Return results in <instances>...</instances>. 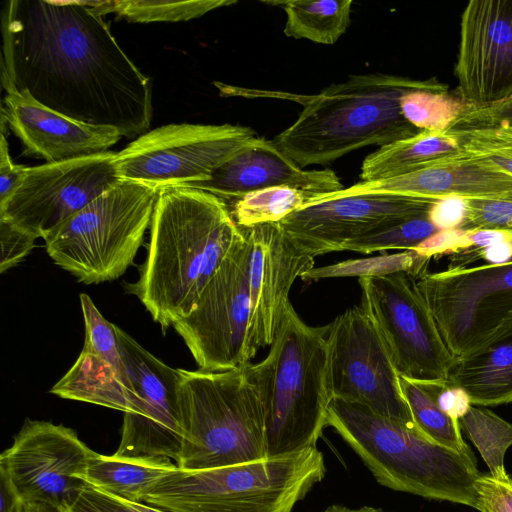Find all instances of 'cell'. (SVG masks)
<instances>
[{
	"mask_svg": "<svg viewBox=\"0 0 512 512\" xmlns=\"http://www.w3.org/2000/svg\"><path fill=\"white\" fill-rule=\"evenodd\" d=\"M62 512H171L143 502L125 500L89 484Z\"/></svg>",
	"mask_w": 512,
	"mask_h": 512,
	"instance_id": "36",
	"label": "cell"
},
{
	"mask_svg": "<svg viewBox=\"0 0 512 512\" xmlns=\"http://www.w3.org/2000/svg\"><path fill=\"white\" fill-rule=\"evenodd\" d=\"M93 450L64 425L26 419L0 456V471L24 504L62 512L86 485Z\"/></svg>",
	"mask_w": 512,
	"mask_h": 512,
	"instance_id": "15",
	"label": "cell"
},
{
	"mask_svg": "<svg viewBox=\"0 0 512 512\" xmlns=\"http://www.w3.org/2000/svg\"><path fill=\"white\" fill-rule=\"evenodd\" d=\"M403 396L420 432L431 442L463 454H473L461 434L460 423L451 419L438 406L437 386L399 377Z\"/></svg>",
	"mask_w": 512,
	"mask_h": 512,
	"instance_id": "28",
	"label": "cell"
},
{
	"mask_svg": "<svg viewBox=\"0 0 512 512\" xmlns=\"http://www.w3.org/2000/svg\"><path fill=\"white\" fill-rule=\"evenodd\" d=\"M240 228L193 311L173 325L202 371H227L250 363L251 239L249 228Z\"/></svg>",
	"mask_w": 512,
	"mask_h": 512,
	"instance_id": "10",
	"label": "cell"
},
{
	"mask_svg": "<svg viewBox=\"0 0 512 512\" xmlns=\"http://www.w3.org/2000/svg\"><path fill=\"white\" fill-rule=\"evenodd\" d=\"M415 89L448 91L435 78L415 80L380 72L350 75L318 94L301 96L302 112L272 140L301 168L331 163L362 147L388 145L420 132L400 110L402 95Z\"/></svg>",
	"mask_w": 512,
	"mask_h": 512,
	"instance_id": "3",
	"label": "cell"
},
{
	"mask_svg": "<svg viewBox=\"0 0 512 512\" xmlns=\"http://www.w3.org/2000/svg\"><path fill=\"white\" fill-rule=\"evenodd\" d=\"M262 3L284 10L287 19L283 32L295 39L331 45L339 40L351 23V0H276Z\"/></svg>",
	"mask_w": 512,
	"mask_h": 512,
	"instance_id": "27",
	"label": "cell"
},
{
	"mask_svg": "<svg viewBox=\"0 0 512 512\" xmlns=\"http://www.w3.org/2000/svg\"><path fill=\"white\" fill-rule=\"evenodd\" d=\"M325 474L317 447L213 469L177 467L143 503L171 512H292Z\"/></svg>",
	"mask_w": 512,
	"mask_h": 512,
	"instance_id": "6",
	"label": "cell"
},
{
	"mask_svg": "<svg viewBox=\"0 0 512 512\" xmlns=\"http://www.w3.org/2000/svg\"><path fill=\"white\" fill-rule=\"evenodd\" d=\"M235 0H108L91 1L100 15L115 13L135 23L178 22L198 18L220 7L236 4Z\"/></svg>",
	"mask_w": 512,
	"mask_h": 512,
	"instance_id": "29",
	"label": "cell"
},
{
	"mask_svg": "<svg viewBox=\"0 0 512 512\" xmlns=\"http://www.w3.org/2000/svg\"><path fill=\"white\" fill-rule=\"evenodd\" d=\"M36 239L31 233L0 217V272L4 273L22 262L35 247Z\"/></svg>",
	"mask_w": 512,
	"mask_h": 512,
	"instance_id": "38",
	"label": "cell"
},
{
	"mask_svg": "<svg viewBox=\"0 0 512 512\" xmlns=\"http://www.w3.org/2000/svg\"><path fill=\"white\" fill-rule=\"evenodd\" d=\"M458 138L457 157L473 159L512 176V126L453 128Z\"/></svg>",
	"mask_w": 512,
	"mask_h": 512,
	"instance_id": "34",
	"label": "cell"
},
{
	"mask_svg": "<svg viewBox=\"0 0 512 512\" xmlns=\"http://www.w3.org/2000/svg\"><path fill=\"white\" fill-rule=\"evenodd\" d=\"M228 204L205 190L161 189L139 278L128 285L165 330L188 316L239 236Z\"/></svg>",
	"mask_w": 512,
	"mask_h": 512,
	"instance_id": "2",
	"label": "cell"
},
{
	"mask_svg": "<svg viewBox=\"0 0 512 512\" xmlns=\"http://www.w3.org/2000/svg\"><path fill=\"white\" fill-rule=\"evenodd\" d=\"M439 230L427 215L388 225L355 238L343 251L370 254L387 250H411Z\"/></svg>",
	"mask_w": 512,
	"mask_h": 512,
	"instance_id": "35",
	"label": "cell"
},
{
	"mask_svg": "<svg viewBox=\"0 0 512 512\" xmlns=\"http://www.w3.org/2000/svg\"><path fill=\"white\" fill-rule=\"evenodd\" d=\"M1 119L20 139L24 154L46 163L106 152L122 137L114 128L75 121L15 92H6Z\"/></svg>",
	"mask_w": 512,
	"mask_h": 512,
	"instance_id": "22",
	"label": "cell"
},
{
	"mask_svg": "<svg viewBox=\"0 0 512 512\" xmlns=\"http://www.w3.org/2000/svg\"><path fill=\"white\" fill-rule=\"evenodd\" d=\"M322 512H390L374 506L349 507L342 504H332L326 507Z\"/></svg>",
	"mask_w": 512,
	"mask_h": 512,
	"instance_id": "47",
	"label": "cell"
},
{
	"mask_svg": "<svg viewBox=\"0 0 512 512\" xmlns=\"http://www.w3.org/2000/svg\"><path fill=\"white\" fill-rule=\"evenodd\" d=\"M427 217L438 230L462 229L467 220V199L447 197L436 200Z\"/></svg>",
	"mask_w": 512,
	"mask_h": 512,
	"instance_id": "41",
	"label": "cell"
},
{
	"mask_svg": "<svg viewBox=\"0 0 512 512\" xmlns=\"http://www.w3.org/2000/svg\"><path fill=\"white\" fill-rule=\"evenodd\" d=\"M435 398L440 409L451 419L459 421L472 406L467 392L454 385L437 386Z\"/></svg>",
	"mask_w": 512,
	"mask_h": 512,
	"instance_id": "45",
	"label": "cell"
},
{
	"mask_svg": "<svg viewBox=\"0 0 512 512\" xmlns=\"http://www.w3.org/2000/svg\"><path fill=\"white\" fill-rule=\"evenodd\" d=\"M433 200L391 195L341 197L303 206L280 224L305 253L343 251L349 241L376 229L425 216Z\"/></svg>",
	"mask_w": 512,
	"mask_h": 512,
	"instance_id": "18",
	"label": "cell"
},
{
	"mask_svg": "<svg viewBox=\"0 0 512 512\" xmlns=\"http://www.w3.org/2000/svg\"><path fill=\"white\" fill-rule=\"evenodd\" d=\"M328 346L332 398L364 404L421 433L389 351L361 305L348 308L329 323Z\"/></svg>",
	"mask_w": 512,
	"mask_h": 512,
	"instance_id": "13",
	"label": "cell"
},
{
	"mask_svg": "<svg viewBox=\"0 0 512 512\" xmlns=\"http://www.w3.org/2000/svg\"><path fill=\"white\" fill-rule=\"evenodd\" d=\"M326 423L379 484L476 509L474 482L481 473L473 454L437 445L418 431L355 401L333 398Z\"/></svg>",
	"mask_w": 512,
	"mask_h": 512,
	"instance_id": "5",
	"label": "cell"
},
{
	"mask_svg": "<svg viewBox=\"0 0 512 512\" xmlns=\"http://www.w3.org/2000/svg\"><path fill=\"white\" fill-rule=\"evenodd\" d=\"M0 512H21L23 502L13 488L8 477L0 471Z\"/></svg>",
	"mask_w": 512,
	"mask_h": 512,
	"instance_id": "46",
	"label": "cell"
},
{
	"mask_svg": "<svg viewBox=\"0 0 512 512\" xmlns=\"http://www.w3.org/2000/svg\"><path fill=\"white\" fill-rule=\"evenodd\" d=\"M21 512H60L59 510L43 504H23Z\"/></svg>",
	"mask_w": 512,
	"mask_h": 512,
	"instance_id": "48",
	"label": "cell"
},
{
	"mask_svg": "<svg viewBox=\"0 0 512 512\" xmlns=\"http://www.w3.org/2000/svg\"><path fill=\"white\" fill-rule=\"evenodd\" d=\"M468 438L486 463L490 476L504 480L509 477L505 465V454L512 446V424L493 411L472 405L459 420Z\"/></svg>",
	"mask_w": 512,
	"mask_h": 512,
	"instance_id": "30",
	"label": "cell"
},
{
	"mask_svg": "<svg viewBox=\"0 0 512 512\" xmlns=\"http://www.w3.org/2000/svg\"><path fill=\"white\" fill-rule=\"evenodd\" d=\"M462 229L512 230V199H467Z\"/></svg>",
	"mask_w": 512,
	"mask_h": 512,
	"instance_id": "37",
	"label": "cell"
},
{
	"mask_svg": "<svg viewBox=\"0 0 512 512\" xmlns=\"http://www.w3.org/2000/svg\"><path fill=\"white\" fill-rule=\"evenodd\" d=\"M183 440L177 466L205 470L266 458L263 407L245 365L219 372L178 369Z\"/></svg>",
	"mask_w": 512,
	"mask_h": 512,
	"instance_id": "7",
	"label": "cell"
},
{
	"mask_svg": "<svg viewBox=\"0 0 512 512\" xmlns=\"http://www.w3.org/2000/svg\"><path fill=\"white\" fill-rule=\"evenodd\" d=\"M328 331L305 323L290 302L266 357L245 365L263 407L267 457L316 447L327 427Z\"/></svg>",
	"mask_w": 512,
	"mask_h": 512,
	"instance_id": "4",
	"label": "cell"
},
{
	"mask_svg": "<svg viewBox=\"0 0 512 512\" xmlns=\"http://www.w3.org/2000/svg\"><path fill=\"white\" fill-rule=\"evenodd\" d=\"M177 464L167 457H130L92 452L87 484L116 497L143 502L147 492Z\"/></svg>",
	"mask_w": 512,
	"mask_h": 512,
	"instance_id": "25",
	"label": "cell"
},
{
	"mask_svg": "<svg viewBox=\"0 0 512 512\" xmlns=\"http://www.w3.org/2000/svg\"><path fill=\"white\" fill-rule=\"evenodd\" d=\"M250 316L247 330L249 361L258 350L271 345L290 303L295 280L314 267V257L301 250L285 233L280 222L249 228Z\"/></svg>",
	"mask_w": 512,
	"mask_h": 512,
	"instance_id": "19",
	"label": "cell"
},
{
	"mask_svg": "<svg viewBox=\"0 0 512 512\" xmlns=\"http://www.w3.org/2000/svg\"><path fill=\"white\" fill-rule=\"evenodd\" d=\"M458 150L459 141L452 131L436 133L423 130L368 155L361 165L360 179L372 181L403 175Z\"/></svg>",
	"mask_w": 512,
	"mask_h": 512,
	"instance_id": "26",
	"label": "cell"
},
{
	"mask_svg": "<svg viewBox=\"0 0 512 512\" xmlns=\"http://www.w3.org/2000/svg\"><path fill=\"white\" fill-rule=\"evenodd\" d=\"M495 125L512 126V96L488 106L470 107L467 105L453 128Z\"/></svg>",
	"mask_w": 512,
	"mask_h": 512,
	"instance_id": "40",
	"label": "cell"
},
{
	"mask_svg": "<svg viewBox=\"0 0 512 512\" xmlns=\"http://www.w3.org/2000/svg\"><path fill=\"white\" fill-rule=\"evenodd\" d=\"M232 124H168L137 137L116 154L120 179L158 189L206 181L222 163L255 137Z\"/></svg>",
	"mask_w": 512,
	"mask_h": 512,
	"instance_id": "12",
	"label": "cell"
},
{
	"mask_svg": "<svg viewBox=\"0 0 512 512\" xmlns=\"http://www.w3.org/2000/svg\"><path fill=\"white\" fill-rule=\"evenodd\" d=\"M417 286L455 359L512 320V261L427 272Z\"/></svg>",
	"mask_w": 512,
	"mask_h": 512,
	"instance_id": "11",
	"label": "cell"
},
{
	"mask_svg": "<svg viewBox=\"0 0 512 512\" xmlns=\"http://www.w3.org/2000/svg\"><path fill=\"white\" fill-rule=\"evenodd\" d=\"M1 80L75 121L136 137L150 128L152 86L91 1L11 0L2 10Z\"/></svg>",
	"mask_w": 512,
	"mask_h": 512,
	"instance_id": "1",
	"label": "cell"
},
{
	"mask_svg": "<svg viewBox=\"0 0 512 512\" xmlns=\"http://www.w3.org/2000/svg\"><path fill=\"white\" fill-rule=\"evenodd\" d=\"M449 384L464 389L475 406L512 403V320L455 359Z\"/></svg>",
	"mask_w": 512,
	"mask_h": 512,
	"instance_id": "23",
	"label": "cell"
},
{
	"mask_svg": "<svg viewBox=\"0 0 512 512\" xmlns=\"http://www.w3.org/2000/svg\"><path fill=\"white\" fill-rule=\"evenodd\" d=\"M27 166L13 163L5 131H1L0 143V203L5 201L19 185Z\"/></svg>",
	"mask_w": 512,
	"mask_h": 512,
	"instance_id": "44",
	"label": "cell"
},
{
	"mask_svg": "<svg viewBox=\"0 0 512 512\" xmlns=\"http://www.w3.org/2000/svg\"><path fill=\"white\" fill-rule=\"evenodd\" d=\"M431 259L421 256L413 250L391 255H381L367 259H349L331 265L311 268L300 279L313 282L327 278L375 277L405 272L416 279L426 274Z\"/></svg>",
	"mask_w": 512,
	"mask_h": 512,
	"instance_id": "31",
	"label": "cell"
},
{
	"mask_svg": "<svg viewBox=\"0 0 512 512\" xmlns=\"http://www.w3.org/2000/svg\"><path fill=\"white\" fill-rule=\"evenodd\" d=\"M274 186H287L312 194L344 189L334 171L305 170L284 154L273 140L257 136L215 169L208 180L187 187L205 190L226 202Z\"/></svg>",
	"mask_w": 512,
	"mask_h": 512,
	"instance_id": "21",
	"label": "cell"
},
{
	"mask_svg": "<svg viewBox=\"0 0 512 512\" xmlns=\"http://www.w3.org/2000/svg\"><path fill=\"white\" fill-rule=\"evenodd\" d=\"M312 193L287 186H274L250 192L236 200L231 215L244 228L278 223L302 208Z\"/></svg>",
	"mask_w": 512,
	"mask_h": 512,
	"instance_id": "32",
	"label": "cell"
},
{
	"mask_svg": "<svg viewBox=\"0 0 512 512\" xmlns=\"http://www.w3.org/2000/svg\"><path fill=\"white\" fill-rule=\"evenodd\" d=\"M466 107L467 104L461 98L450 95L448 91L415 89L400 98L403 117L420 131H449Z\"/></svg>",
	"mask_w": 512,
	"mask_h": 512,
	"instance_id": "33",
	"label": "cell"
},
{
	"mask_svg": "<svg viewBox=\"0 0 512 512\" xmlns=\"http://www.w3.org/2000/svg\"><path fill=\"white\" fill-rule=\"evenodd\" d=\"M460 98L483 107L512 96V0H471L455 65Z\"/></svg>",
	"mask_w": 512,
	"mask_h": 512,
	"instance_id": "17",
	"label": "cell"
},
{
	"mask_svg": "<svg viewBox=\"0 0 512 512\" xmlns=\"http://www.w3.org/2000/svg\"><path fill=\"white\" fill-rule=\"evenodd\" d=\"M116 154L106 151L27 167L19 185L0 203V217L45 239L121 180Z\"/></svg>",
	"mask_w": 512,
	"mask_h": 512,
	"instance_id": "14",
	"label": "cell"
},
{
	"mask_svg": "<svg viewBox=\"0 0 512 512\" xmlns=\"http://www.w3.org/2000/svg\"><path fill=\"white\" fill-rule=\"evenodd\" d=\"M160 190L121 179L44 239L48 255L86 285L119 278L143 244Z\"/></svg>",
	"mask_w": 512,
	"mask_h": 512,
	"instance_id": "8",
	"label": "cell"
},
{
	"mask_svg": "<svg viewBox=\"0 0 512 512\" xmlns=\"http://www.w3.org/2000/svg\"><path fill=\"white\" fill-rule=\"evenodd\" d=\"M360 305L379 331L400 376L428 385L449 384L455 363L421 295L405 272L358 278Z\"/></svg>",
	"mask_w": 512,
	"mask_h": 512,
	"instance_id": "9",
	"label": "cell"
},
{
	"mask_svg": "<svg viewBox=\"0 0 512 512\" xmlns=\"http://www.w3.org/2000/svg\"><path fill=\"white\" fill-rule=\"evenodd\" d=\"M467 249V230H439L414 247L413 251L431 259L435 256L453 255Z\"/></svg>",
	"mask_w": 512,
	"mask_h": 512,
	"instance_id": "42",
	"label": "cell"
},
{
	"mask_svg": "<svg viewBox=\"0 0 512 512\" xmlns=\"http://www.w3.org/2000/svg\"><path fill=\"white\" fill-rule=\"evenodd\" d=\"M50 393L122 411L144 413V404L129 377L100 355L84 348Z\"/></svg>",
	"mask_w": 512,
	"mask_h": 512,
	"instance_id": "24",
	"label": "cell"
},
{
	"mask_svg": "<svg viewBox=\"0 0 512 512\" xmlns=\"http://www.w3.org/2000/svg\"><path fill=\"white\" fill-rule=\"evenodd\" d=\"M391 195L427 200L512 199V176L482 162L454 154L396 177L360 181L338 192L314 194L304 206L341 197Z\"/></svg>",
	"mask_w": 512,
	"mask_h": 512,
	"instance_id": "20",
	"label": "cell"
},
{
	"mask_svg": "<svg viewBox=\"0 0 512 512\" xmlns=\"http://www.w3.org/2000/svg\"><path fill=\"white\" fill-rule=\"evenodd\" d=\"M474 487L480 512H512V477L498 480L481 474Z\"/></svg>",
	"mask_w": 512,
	"mask_h": 512,
	"instance_id": "39",
	"label": "cell"
},
{
	"mask_svg": "<svg viewBox=\"0 0 512 512\" xmlns=\"http://www.w3.org/2000/svg\"><path fill=\"white\" fill-rule=\"evenodd\" d=\"M477 260L486 264H503L512 261V239L483 248H467L451 255L448 268L468 267Z\"/></svg>",
	"mask_w": 512,
	"mask_h": 512,
	"instance_id": "43",
	"label": "cell"
},
{
	"mask_svg": "<svg viewBox=\"0 0 512 512\" xmlns=\"http://www.w3.org/2000/svg\"><path fill=\"white\" fill-rule=\"evenodd\" d=\"M122 358L144 413H124L116 454L167 457L177 463L183 432L177 405L178 369L163 363L118 326H114Z\"/></svg>",
	"mask_w": 512,
	"mask_h": 512,
	"instance_id": "16",
	"label": "cell"
}]
</instances>
